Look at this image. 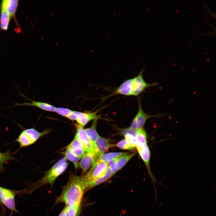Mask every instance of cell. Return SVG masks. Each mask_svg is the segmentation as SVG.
I'll return each mask as SVG.
<instances>
[{"label": "cell", "instance_id": "obj_3", "mask_svg": "<svg viewBox=\"0 0 216 216\" xmlns=\"http://www.w3.org/2000/svg\"><path fill=\"white\" fill-rule=\"evenodd\" d=\"M50 132L49 130L39 132L34 128L26 129L21 132L15 141L20 144V148L34 144L40 137Z\"/></svg>", "mask_w": 216, "mask_h": 216}, {"label": "cell", "instance_id": "obj_14", "mask_svg": "<svg viewBox=\"0 0 216 216\" xmlns=\"http://www.w3.org/2000/svg\"><path fill=\"white\" fill-rule=\"evenodd\" d=\"M137 150L140 157L146 166L149 175L154 184V188H155V182H157V181L152 175L150 169V161L151 152L149 148L146 144L142 148Z\"/></svg>", "mask_w": 216, "mask_h": 216}, {"label": "cell", "instance_id": "obj_1", "mask_svg": "<svg viewBox=\"0 0 216 216\" xmlns=\"http://www.w3.org/2000/svg\"><path fill=\"white\" fill-rule=\"evenodd\" d=\"M88 182L86 174L78 176L70 173L68 182L57 199L56 203L62 202L66 206L81 207L83 194L87 190Z\"/></svg>", "mask_w": 216, "mask_h": 216}, {"label": "cell", "instance_id": "obj_2", "mask_svg": "<svg viewBox=\"0 0 216 216\" xmlns=\"http://www.w3.org/2000/svg\"><path fill=\"white\" fill-rule=\"evenodd\" d=\"M68 166L65 157L56 163L44 176L33 185V189L46 184L52 185L56 178L66 170Z\"/></svg>", "mask_w": 216, "mask_h": 216}, {"label": "cell", "instance_id": "obj_28", "mask_svg": "<svg viewBox=\"0 0 216 216\" xmlns=\"http://www.w3.org/2000/svg\"><path fill=\"white\" fill-rule=\"evenodd\" d=\"M136 129H137L131 128L130 127L129 128L121 129L120 132L121 134L124 136L126 134H130L136 136Z\"/></svg>", "mask_w": 216, "mask_h": 216}, {"label": "cell", "instance_id": "obj_23", "mask_svg": "<svg viewBox=\"0 0 216 216\" xmlns=\"http://www.w3.org/2000/svg\"><path fill=\"white\" fill-rule=\"evenodd\" d=\"M11 160H16L12 155L10 151H8L4 152H0V170H3L4 164Z\"/></svg>", "mask_w": 216, "mask_h": 216}, {"label": "cell", "instance_id": "obj_21", "mask_svg": "<svg viewBox=\"0 0 216 216\" xmlns=\"http://www.w3.org/2000/svg\"><path fill=\"white\" fill-rule=\"evenodd\" d=\"M135 154V152L127 154L117 158L116 159L117 171L121 169Z\"/></svg>", "mask_w": 216, "mask_h": 216}, {"label": "cell", "instance_id": "obj_16", "mask_svg": "<svg viewBox=\"0 0 216 216\" xmlns=\"http://www.w3.org/2000/svg\"><path fill=\"white\" fill-rule=\"evenodd\" d=\"M18 3L17 0H4L1 3V8L4 9L11 17H14Z\"/></svg>", "mask_w": 216, "mask_h": 216}, {"label": "cell", "instance_id": "obj_4", "mask_svg": "<svg viewBox=\"0 0 216 216\" xmlns=\"http://www.w3.org/2000/svg\"><path fill=\"white\" fill-rule=\"evenodd\" d=\"M137 101L138 111L130 124V128L135 129L143 128L148 119L153 117L162 118L165 116V114L163 113H158L153 115L147 114L142 109L141 98L139 97L138 98Z\"/></svg>", "mask_w": 216, "mask_h": 216}, {"label": "cell", "instance_id": "obj_24", "mask_svg": "<svg viewBox=\"0 0 216 216\" xmlns=\"http://www.w3.org/2000/svg\"><path fill=\"white\" fill-rule=\"evenodd\" d=\"M64 154L67 159L72 162L75 168L77 169L79 166V161L80 158L73 154L68 148H67Z\"/></svg>", "mask_w": 216, "mask_h": 216}, {"label": "cell", "instance_id": "obj_19", "mask_svg": "<svg viewBox=\"0 0 216 216\" xmlns=\"http://www.w3.org/2000/svg\"><path fill=\"white\" fill-rule=\"evenodd\" d=\"M98 121V119L93 120L91 126L89 128L85 129L93 147L96 141L99 136L96 129Z\"/></svg>", "mask_w": 216, "mask_h": 216}, {"label": "cell", "instance_id": "obj_18", "mask_svg": "<svg viewBox=\"0 0 216 216\" xmlns=\"http://www.w3.org/2000/svg\"><path fill=\"white\" fill-rule=\"evenodd\" d=\"M136 147L137 150L142 148L147 144V134L143 128L136 129Z\"/></svg>", "mask_w": 216, "mask_h": 216}, {"label": "cell", "instance_id": "obj_12", "mask_svg": "<svg viewBox=\"0 0 216 216\" xmlns=\"http://www.w3.org/2000/svg\"><path fill=\"white\" fill-rule=\"evenodd\" d=\"M111 143L110 140L98 136L96 140L94 148L97 157L103 154L109 148L115 146Z\"/></svg>", "mask_w": 216, "mask_h": 216}, {"label": "cell", "instance_id": "obj_31", "mask_svg": "<svg viewBox=\"0 0 216 216\" xmlns=\"http://www.w3.org/2000/svg\"><path fill=\"white\" fill-rule=\"evenodd\" d=\"M58 216H67L65 207L61 212Z\"/></svg>", "mask_w": 216, "mask_h": 216}, {"label": "cell", "instance_id": "obj_8", "mask_svg": "<svg viewBox=\"0 0 216 216\" xmlns=\"http://www.w3.org/2000/svg\"><path fill=\"white\" fill-rule=\"evenodd\" d=\"M75 125L76 130L75 136L82 143L86 152L95 154L93 146L85 129L79 125L75 124Z\"/></svg>", "mask_w": 216, "mask_h": 216}, {"label": "cell", "instance_id": "obj_22", "mask_svg": "<svg viewBox=\"0 0 216 216\" xmlns=\"http://www.w3.org/2000/svg\"><path fill=\"white\" fill-rule=\"evenodd\" d=\"M128 153V152H112L104 153L98 156L97 158L102 161L107 162L110 160L116 159Z\"/></svg>", "mask_w": 216, "mask_h": 216}, {"label": "cell", "instance_id": "obj_9", "mask_svg": "<svg viewBox=\"0 0 216 216\" xmlns=\"http://www.w3.org/2000/svg\"><path fill=\"white\" fill-rule=\"evenodd\" d=\"M133 90V78L127 79L123 82L111 94L103 99H106L116 95L126 96H132Z\"/></svg>", "mask_w": 216, "mask_h": 216}, {"label": "cell", "instance_id": "obj_27", "mask_svg": "<svg viewBox=\"0 0 216 216\" xmlns=\"http://www.w3.org/2000/svg\"><path fill=\"white\" fill-rule=\"evenodd\" d=\"M73 111L67 108L56 107L55 112L61 116L68 118Z\"/></svg>", "mask_w": 216, "mask_h": 216}, {"label": "cell", "instance_id": "obj_11", "mask_svg": "<svg viewBox=\"0 0 216 216\" xmlns=\"http://www.w3.org/2000/svg\"><path fill=\"white\" fill-rule=\"evenodd\" d=\"M99 111V110H98L93 112L86 111L84 112L77 111L76 121L78 125L83 127L91 120L103 118L100 116L98 114Z\"/></svg>", "mask_w": 216, "mask_h": 216}, {"label": "cell", "instance_id": "obj_25", "mask_svg": "<svg viewBox=\"0 0 216 216\" xmlns=\"http://www.w3.org/2000/svg\"><path fill=\"white\" fill-rule=\"evenodd\" d=\"M116 146L118 148L124 150H133L134 148V147L125 139L121 140Z\"/></svg>", "mask_w": 216, "mask_h": 216}, {"label": "cell", "instance_id": "obj_29", "mask_svg": "<svg viewBox=\"0 0 216 216\" xmlns=\"http://www.w3.org/2000/svg\"><path fill=\"white\" fill-rule=\"evenodd\" d=\"M125 139L128 141L134 147L136 146V136L133 135L127 134L124 136Z\"/></svg>", "mask_w": 216, "mask_h": 216}, {"label": "cell", "instance_id": "obj_30", "mask_svg": "<svg viewBox=\"0 0 216 216\" xmlns=\"http://www.w3.org/2000/svg\"><path fill=\"white\" fill-rule=\"evenodd\" d=\"M116 159L111 160L107 162L108 165L109 166L111 169L113 175L118 171L116 166Z\"/></svg>", "mask_w": 216, "mask_h": 216}, {"label": "cell", "instance_id": "obj_15", "mask_svg": "<svg viewBox=\"0 0 216 216\" xmlns=\"http://www.w3.org/2000/svg\"><path fill=\"white\" fill-rule=\"evenodd\" d=\"M67 148L73 154L80 159L86 152L82 143L75 136Z\"/></svg>", "mask_w": 216, "mask_h": 216}, {"label": "cell", "instance_id": "obj_17", "mask_svg": "<svg viewBox=\"0 0 216 216\" xmlns=\"http://www.w3.org/2000/svg\"><path fill=\"white\" fill-rule=\"evenodd\" d=\"M113 175L111 169L109 166L105 173L103 176L88 182L87 190L105 182L110 178Z\"/></svg>", "mask_w": 216, "mask_h": 216}, {"label": "cell", "instance_id": "obj_20", "mask_svg": "<svg viewBox=\"0 0 216 216\" xmlns=\"http://www.w3.org/2000/svg\"><path fill=\"white\" fill-rule=\"evenodd\" d=\"M10 17L7 11L1 8L0 15V27L1 29L4 31L8 29Z\"/></svg>", "mask_w": 216, "mask_h": 216}, {"label": "cell", "instance_id": "obj_7", "mask_svg": "<svg viewBox=\"0 0 216 216\" xmlns=\"http://www.w3.org/2000/svg\"><path fill=\"white\" fill-rule=\"evenodd\" d=\"M14 197V194L12 190L0 186V203L4 205L12 212H17Z\"/></svg>", "mask_w": 216, "mask_h": 216}, {"label": "cell", "instance_id": "obj_6", "mask_svg": "<svg viewBox=\"0 0 216 216\" xmlns=\"http://www.w3.org/2000/svg\"><path fill=\"white\" fill-rule=\"evenodd\" d=\"M144 69V68H143L138 75L133 78L132 96H138L147 88L158 84L157 82L148 83L145 81L143 76Z\"/></svg>", "mask_w": 216, "mask_h": 216}, {"label": "cell", "instance_id": "obj_13", "mask_svg": "<svg viewBox=\"0 0 216 216\" xmlns=\"http://www.w3.org/2000/svg\"><path fill=\"white\" fill-rule=\"evenodd\" d=\"M97 158L95 154L86 152L84 154L78 163V166L82 170V175L87 173Z\"/></svg>", "mask_w": 216, "mask_h": 216}, {"label": "cell", "instance_id": "obj_10", "mask_svg": "<svg viewBox=\"0 0 216 216\" xmlns=\"http://www.w3.org/2000/svg\"><path fill=\"white\" fill-rule=\"evenodd\" d=\"M20 94L21 96L26 98L27 99L30 100L31 102V103L24 102L22 103H15L13 106L9 107L13 108L18 106H32L38 107L44 111L50 112H55L56 107L48 103L33 100L27 97L22 93H20Z\"/></svg>", "mask_w": 216, "mask_h": 216}, {"label": "cell", "instance_id": "obj_5", "mask_svg": "<svg viewBox=\"0 0 216 216\" xmlns=\"http://www.w3.org/2000/svg\"><path fill=\"white\" fill-rule=\"evenodd\" d=\"M109 166L107 162L102 161L97 158L94 161L89 170L86 173L88 177V182L103 176Z\"/></svg>", "mask_w": 216, "mask_h": 216}, {"label": "cell", "instance_id": "obj_26", "mask_svg": "<svg viewBox=\"0 0 216 216\" xmlns=\"http://www.w3.org/2000/svg\"><path fill=\"white\" fill-rule=\"evenodd\" d=\"M65 208L67 216H78L81 207L66 206Z\"/></svg>", "mask_w": 216, "mask_h": 216}]
</instances>
